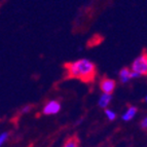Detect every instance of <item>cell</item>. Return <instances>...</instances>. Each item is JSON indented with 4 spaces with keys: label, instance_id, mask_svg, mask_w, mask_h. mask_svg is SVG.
I'll return each mask as SVG.
<instances>
[{
    "label": "cell",
    "instance_id": "1",
    "mask_svg": "<svg viewBox=\"0 0 147 147\" xmlns=\"http://www.w3.org/2000/svg\"><path fill=\"white\" fill-rule=\"evenodd\" d=\"M68 77L81 79L82 81H92L96 75V66L93 62L88 59H81L78 61L66 64Z\"/></svg>",
    "mask_w": 147,
    "mask_h": 147
},
{
    "label": "cell",
    "instance_id": "2",
    "mask_svg": "<svg viewBox=\"0 0 147 147\" xmlns=\"http://www.w3.org/2000/svg\"><path fill=\"white\" fill-rule=\"evenodd\" d=\"M140 75H146L147 74V56L143 54L139 56L132 64V70Z\"/></svg>",
    "mask_w": 147,
    "mask_h": 147
},
{
    "label": "cell",
    "instance_id": "3",
    "mask_svg": "<svg viewBox=\"0 0 147 147\" xmlns=\"http://www.w3.org/2000/svg\"><path fill=\"white\" fill-rule=\"evenodd\" d=\"M60 110H61V103L57 100H52L45 104L42 109V113L45 115H54L59 113Z\"/></svg>",
    "mask_w": 147,
    "mask_h": 147
},
{
    "label": "cell",
    "instance_id": "4",
    "mask_svg": "<svg viewBox=\"0 0 147 147\" xmlns=\"http://www.w3.org/2000/svg\"><path fill=\"white\" fill-rule=\"evenodd\" d=\"M116 82L115 80H113L111 78H103L101 80L100 88L104 94H112L113 91L115 90Z\"/></svg>",
    "mask_w": 147,
    "mask_h": 147
},
{
    "label": "cell",
    "instance_id": "5",
    "mask_svg": "<svg viewBox=\"0 0 147 147\" xmlns=\"http://www.w3.org/2000/svg\"><path fill=\"white\" fill-rule=\"evenodd\" d=\"M111 100H112V94H104L101 96L99 99L98 105L101 108H106L109 104H110Z\"/></svg>",
    "mask_w": 147,
    "mask_h": 147
},
{
    "label": "cell",
    "instance_id": "6",
    "mask_svg": "<svg viewBox=\"0 0 147 147\" xmlns=\"http://www.w3.org/2000/svg\"><path fill=\"white\" fill-rule=\"evenodd\" d=\"M137 107L135 106H130V107L127 108V110L123 113V119L125 120V121H130L132 120L133 118L135 117V115L137 114Z\"/></svg>",
    "mask_w": 147,
    "mask_h": 147
},
{
    "label": "cell",
    "instance_id": "7",
    "mask_svg": "<svg viewBox=\"0 0 147 147\" xmlns=\"http://www.w3.org/2000/svg\"><path fill=\"white\" fill-rule=\"evenodd\" d=\"M130 73H131V70L129 68H123L119 71V78H120V81H121L123 84L129 82V80L131 79Z\"/></svg>",
    "mask_w": 147,
    "mask_h": 147
},
{
    "label": "cell",
    "instance_id": "8",
    "mask_svg": "<svg viewBox=\"0 0 147 147\" xmlns=\"http://www.w3.org/2000/svg\"><path fill=\"white\" fill-rule=\"evenodd\" d=\"M63 147H79V141L78 138L74 136V137H71L70 139H68L66 141V143L64 144Z\"/></svg>",
    "mask_w": 147,
    "mask_h": 147
},
{
    "label": "cell",
    "instance_id": "9",
    "mask_svg": "<svg viewBox=\"0 0 147 147\" xmlns=\"http://www.w3.org/2000/svg\"><path fill=\"white\" fill-rule=\"evenodd\" d=\"M105 114L109 120H114L116 118V113L110 109H107V108H105Z\"/></svg>",
    "mask_w": 147,
    "mask_h": 147
},
{
    "label": "cell",
    "instance_id": "10",
    "mask_svg": "<svg viewBox=\"0 0 147 147\" xmlns=\"http://www.w3.org/2000/svg\"><path fill=\"white\" fill-rule=\"evenodd\" d=\"M8 136H9V134H8L7 132H4V133H2V134L0 135V147L2 146V145L5 143V141L7 140Z\"/></svg>",
    "mask_w": 147,
    "mask_h": 147
},
{
    "label": "cell",
    "instance_id": "11",
    "mask_svg": "<svg viewBox=\"0 0 147 147\" xmlns=\"http://www.w3.org/2000/svg\"><path fill=\"white\" fill-rule=\"evenodd\" d=\"M140 125H141V127H142V129L146 130V127H147V117H144V118H143V120L141 121Z\"/></svg>",
    "mask_w": 147,
    "mask_h": 147
},
{
    "label": "cell",
    "instance_id": "12",
    "mask_svg": "<svg viewBox=\"0 0 147 147\" xmlns=\"http://www.w3.org/2000/svg\"><path fill=\"white\" fill-rule=\"evenodd\" d=\"M140 74H138V73H136V72H134V71H131V73H130V78L132 79V78H138V77H140Z\"/></svg>",
    "mask_w": 147,
    "mask_h": 147
},
{
    "label": "cell",
    "instance_id": "13",
    "mask_svg": "<svg viewBox=\"0 0 147 147\" xmlns=\"http://www.w3.org/2000/svg\"><path fill=\"white\" fill-rule=\"evenodd\" d=\"M30 110H31V106H25V107L23 108L22 113H27V112H29Z\"/></svg>",
    "mask_w": 147,
    "mask_h": 147
}]
</instances>
